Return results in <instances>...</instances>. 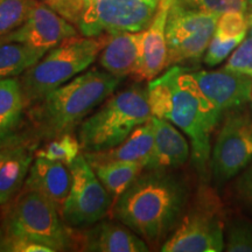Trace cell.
<instances>
[{"instance_id": "cell-1", "label": "cell", "mask_w": 252, "mask_h": 252, "mask_svg": "<svg viewBox=\"0 0 252 252\" xmlns=\"http://www.w3.org/2000/svg\"><path fill=\"white\" fill-rule=\"evenodd\" d=\"M152 116L178 126L191 141L194 166L206 175L212 158L210 137L220 113L198 87L193 72L172 65L147 87Z\"/></svg>"}, {"instance_id": "cell-10", "label": "cell", "mask_w": 252, "mask_h": 252, "mask_svg": "<svg viewBox=\"0 0 252 252\" xmlns=\"http://www.w3.org/2000/svg\"><path fill=\"white\" fill-rule=\"evenodd\" d=\"M220 17L171 5L166 25L167 65L200 59L209 46Z\"/></svg>"}, {"instance_id": "cell-8", "label": "cell", "mask_w": 252, "mask_h": 252, "mask_svg": "<svg viewBox=\"0 0 252 252\" xmlns=\"http://www.w3.org/2000/svg\"><path fill=\"white\" fill-rule=\"evenodd\" d=\"M161 0H87L77 27L84 36L145 31Z\"/></svg>"}, {"instance_id": "cell-2", "label": "cell", "mask_w": 252, "mask_h": 252, "mask_svg": "<svg viewBox=\"0 0 252 252\" xmlns=\"http://www.w3.org/2000/svg\"><path fill=\"white\" fill-rule=\"evenodd\" d=\"M140 174L117 198L113 216L139 237L157 244L174 228L186 203L185 186L161 171Z\"/></svg>"}, {"instance_id": "cell-12", "label": "cell", "mask_w": 252, "mask_h": 252, "mask_svg": "<svg viewBox=\"0 0 252 252\" xmlns=\"http://www.w3.org/2000/svg\"><path fill=\"white\" fill-rule=\"evenodd\" d=\"M76 35V28L70 21L45 2L35 0L26 21L11 33L0 36V42H23L48 52L62 41Z\"/></svg>"}, {"instance_id": "cell-33", "label": "cell", "mask_w": 252, "mask_h": 252, "mask_svg": "<svg viewBox=\"0 0 252 252\" xmlns=\"http://www.w3.org/2000/svg\"><path fill=\"white\" fill-rule=\"evenodd\" d=\"M23 141L17 138H12V139H5L4 141L0 143V166L5 161L7 158L13 153V151L20 145Z\"/></svg>"}, {"instance_id": "cell-34", "label": "cell", "mask_w": 252, "mask_h": 252, "mask_svg": "<svg viewBox=\"0 0 252 252\" xmlns=\"http://www.w3.org/2000/svg\"><path fill=\"white\" fill-rule=\"evenodd\" d=\"M249 20H250V30H251V35H252V13L249 12Z\"/></svg>"}, {"instance_id": "cell-3", "label": "cell", "mask_w": 252, "mask_h": 252, "mask_svg": "<svg viewBox=\"0 0 252 252\" xmlns=\"http://www.w3.org/2000/svg\"><path fill=\"white\" fill-rule=\"evenodd\" d=\"M121 80L106 70H89L53 90L36 110L41 131L55 137L68 133L115 93Z\"/></svg>"}, {"instance_id": "cell-37", "label": "cell", "mask_w": 252, "mask_h": 252, "mask_svg": "<svg viewBox=\"0 0 252 252\" xmlns=\"http://www.w3.org/2000/svg\"><path fill=\"white\" fill-rule=\"evenodd\" d=\"M82 1H83V4L86 5V1H87V0H82Z\"/></svg>"}, {"instance_id": "cell-4", "label": "cell", "mask_w": 252, "mask_h": 252, "mask_svg": "<svg viewBox=\"0 0 252 252\" xmlns=\"http://www.w3.org/2000/svg\"><path fill=\"white\" fill-rule=\"evenodd\" d=\"M152 118L147 89L132 86L116 94L82 122L80 143L87 153L102 152L121 145L138 126Z\"/></svg>"}, {"instance_id": "cell-28", "label": "cell", "mask_w": 252, "mask_h": 252, "mask_svg": "<svg viewBox=\"0 0 252 252\" xmlns=\"http://www.w3.org/2000/svg\"><path fill=\"white\" fill-rule=\"evenodd\" d=\"M224 250L229 252H252V225L242 220H235L226 230Z\"/></svg>"}, {"instance_id": "cell-13", "label": "cell", "mask_w": 252, "mask_h": 252, "mask_svg": "<svg viewBox=\"0 0 252 252\" xmlns=\"http://www.w3.org/2000/svg\"><path fill=\"white\" fill-rule=\"evenodd\" d=\"M198 87L222 113L251 100L252 77L225 69L193 72Z\"/></svg>"}, {"instance_id": "cell-19", "label": "cell", "mask_w": 252, "mask_h": 252, "mask_svg": "<svg viewBox=\"0 0 252 252\" xmlns=\"http://www.w3.org/2000/svg\"><path fill=\"white\" fill-rule=\"evenodd\" d=\"M84 251L145 252L147 244L126 225L102 222L84 236Z\"/></svg>"}, {"instance_id": "cell-29", "label": "cell", "mask_w": 252, "mask_h": 252, "mask_svg": "<svg viewBox=\"0 0 252 252\" xmlns=\"http://www.w3.org/2000/svg\"><path fill=\"white\" fill-rule=\"evenodd\" d=\"M250 28L249 12H226L220 15L215 32L224 36L245 35Z\"/></svg>"}, {"instance_id": "cell-26", "label": "cell", "mask_w": 252, "mask_h": 252, "mask_svg": "<svg viewBox=\"0 0 252 252\" xmlns=\"http://www.w3.org/2000/svg\"><path fill=\"white\" fill-rule=\"evenodd\" d=\"M172 6L222 15L226 12H249L248 0H171Z\"/></svg>"}, {"instance_id": "cell-24", "label": "cell", "mask_w": 252, "mask_h": 252, "mask_svg": "<svg viewBox=\"0 0 252 252\" xmlns=\"http://www.w3.org/2000/svg\"><path fill=\"white\" fill-rule=\"evenodd\" d=\"M35 0H0V36L21 26L30 15Z\"/></svg>"}, {"instance_id": "cell-31", "label": "cell", "mask_w": 252, "mask_h": 252, "mask_svg": "<svg viewBox=\"0 0 252 252\" xmlns=\"http://www.w3.org/2000/svg\"><path fill=\"white\" fill-rule=\"evenodd\" d=\"M71 24L77 25L84 11L82 0H41Z\"/></svg>"}, {"instance_id": "cell-30", "label": "cell", "mask_w": 252, "mask_h": 252, "mask_svg": "<svg viewBox=\"0 0 252 252\" xmlns=\"http://www.w3.org/2000/svg\"><path fill=\"white\" fill-rule=\"evenodd\" d=\"M223 69L252 77V35L239 43V46L230 55Z\"/></svg>"}, {"instance_id": "cell-27", "label": "cell", "mask_w": 252, "mask_h": 252, "mask_svg": "<svg viewBox=\"0 0 252 252\" xmlns=\"http://www.w3.org/2000/svg\"><path fill=\"white\" fill-rule=\"evenodd\" d=\"M245 39V35L239 36H224L219 33H214V35L210 40L209 46L206 50L204 55V63L209 67L220 64L223 62L228 56L231 54V52L237 48L239 43Z\"/></svg>"}, {"instance_id": "cell-35", "label": "cell", "mask_w": 252, "mask_h": 252, "mask_svg": "<svg viewBox=\"0 0 252 252\" xmlns=\"http://www.w3.org/2000/svg\"><path fill=\"white\" fill-rule=\"evenodd\" d=\"M0 248H4V239L0 238Z\"/></svg>"}, {"instance_id": "cell-36", "label": "cell", "mask_w": 252, "mask_h": 252, "mask_svg": "<svg viewBox=\"0 0 252 252\" xmlns=\"http://www.w3.org/2000/svg\"><path fill=\"white\" fill-rule=\"evenodd\" d=\"M248 4H249V7H252V0H248Z\"/></svg>"}, {"instance_id": "cell-23", "label": "cell", "mask_w": 252, "mask_h": 252, "mask_svg": "<svg viewBox=\"0 0 252 252\" xmlns=\"http://www.w3.org/2000/svg\"><path fill=\"white\" fill-rule=\"evenodd\" d=\"M90 165L99 181L116 200L133 184V181L145 169L143 165L137 162L110 161Z\"/></svg>"}, {"instance_id": "cell-7", "label": "cell", "mask_w": 252, "mask_h": 252, "mask_svg": "<svg viewBox=\"0 0 252 252\" xmlns=\"http://www.w3.org/2000/svg\"><path fill=\"white\" fill-rule=\"evenodd\" d=\"M224 223L217 198L202 190L197 201L162 244V252H220L224 250Z\"/></svg>"}, {"instance_id": "cell-16", "label": "cell", "mask_w": 252, "mask_h": 252, "mask_svg": "<svg viewBox=\"0 0 252 252\" xmlns=\"http://www.w3.org/2000/svg\"><path fill=\"white\" fill-rule=\"evenodd\" d=\"M151 122L153 125L154 144L146 169L163 171L184 165L189 158V145L185 135L166 119L152 116Z\"/></svg>"}, {"instance_id": "cell-9", "label": "cell", "mask_w": 252, "mask_h": 252, "mask_svg": "<svg viewBox=\"0 0 252 252\" xmlns=\"http://www.w3.org/2000/svg\"><path fill=\"white\" fill-rule=\"evenodd\" d=\"M71 187L61 210L63 222L72 228H86L105 217L112 196L106 190L86 156H78L70 165Z\"/></svg>"}, {"instance_id": "cell-15", "label": "cell", "mask_w": 252, "mask_h": 252, "mask_svg": "<svg viewBox=\"0 0 252 252\" xmlns=\"http://www.w3.org/2000/svg\"><path fill=\"white\" fill-rule=\"evenodd\" d=\"M25 182L26 189L37 191L48 198L61 214L71 187L70 167L63 162L36 157Z\"/></svg>"}, {"instance_id": "cell-5", "label": "cell", "mask_w": 252, "mask_h": 252, "mask_svg": "<svg viewBox=\"0 0 252 252\" xmlns=\"http://www.w3.org/2000/svg\"><path fill=\"white\" fill-rule=\"evenodd\" d=\"M109 36L65 39L46 53L33 67L25 71L23 81L26 105L42 100L49 93L58 89L86 70L102 52Z\"/></svg>"}, {"instance_id": "cell-14", "label": "cell", "mask_w": 252, "mask_h": 252, "mask_svg": "<svg viewBox=\"0 0 252 252\" xmlns=\"http://www.w3.org/2000/svg\"><path fill=\"white\" fill-rule=\"evenodd\" d=\"M169 7L171 0H161L152 23L143 32L139 67L133 75L137 81H152L168 67L166 25Z\"/></svg>"}, {"instance_id": "cell-18", "label": "cell", "mask_w": 252, "mask_h": 252, "mask_svg": "<svg viewBox=\"0 0 252 252\" xmlns=\"http://www.w3.org/2000/svg\"><path fill=\"white\" fill-rule=\"evenodd\" d=\"M154 144L153 125L151 119L138 126L121 145L102 152L87 153L86 158L90 163L124 161L140 163L146 169L152 156Z\"/></svg>"}, {"instance_id": "cell-21", "label": "cell", "mask_w": 252, "mask_h": 252, "mask_svg": "<svg viewBox=\"0 0 252 252\" xmlns=\"http://www.w3.org/2000/svg\"><path fill=\"white\" fill-rule=\"evenodd\" d=\"M25 105L20 82L13 77L0 78V143L17 127Z\"/></svg>"}, {"instance_id": "cell-17", "label": "cell", "mask_w": 252, "mask_h": 252, "mask_svg": "<svg viewBox=\"0 0 252 252\" xmlns=\"http://www.w3.org/2000/svg\"><path fill=\"white\" fill-rule=\"evenodd\" d=\"M143 32L110 34L99 56L100 65L118 77L133 76L140 62Z\"/></svg>"}, {"instance_id": "cell-6", "label": "cell", "mask_w": 252, "mask_h": 252, "mask_svg": "<svg viewBox=\"0 0 252 252\" xmlns=\"http://www.w3.org/2000/svg\"><path fill=\"white\" fill-rule=\"evenodd\" d=\"M60 212L48 198L34 190L21 195L6 220V238L35 242L53 251L71 247Z\"/></svg>"}, {"instance_id": "cell-25", "label": "cell", "mask_w": 252, "mask_h": 252, "mask_svg": "<svg viewBox=\"0 0 252 252\" xmlns=\"http://www.w3.org/2000/svg\"><path fill=\"white\" fill-rule=\"evenodd\" d=\"M81 143L72 135L64 133L59 135L54 140L47 144L42 150L36 153V157H42L53 161H60L70 165L80 156Z\"/></svg>"}, {"instance_id": "cell-32", "label": "cell", "mask_w": 252, "mask_h": 252, "mask_svg": "<svg viewBox=\"0 0 252 252\" xmlns=\"http://www.w3.org/2000/svg\"><path fill=\"white\" fill-rule=\"evenodd\" d=\"M238 190L247 202L252 207V165L248 167L238 181Z\"/></svg>"}, {"instance_id": "cell-38", "label": "cell", "mask_w": 252, "mask_h": 252, "mask_svg": "<svg viewBox=\"0 0 252 252\" xmlns=\"http://www.w3.org/2000/svg\"><path fill=\"white\" fill-rule=\"evenodd\" d=\"M251 102H252V94H251Z\"/></svg>"}, {"instance_id": "cell-11", "label": "cell", "mask_w": 252, "mask_h": 252, "mask_svg": "<svg viewBox=\"0 0 252 252\" xmlns=\"http://www.w3.org/2000/svg\"><path fill=\"white\" fill-rule=\"evenodd\" d=\"M252 161V119L247 113L225 118L212 152V172L219 184L237 175Z\"/></svg>"}, {"instance_id": "cell-20", "label": "cell", "mask_w": 252, "mask_h": 252, "mask_svg": "<svg viewBox=\"0 0 252 252\" xmlns=\"http://www.w3.org/2000/svg\"><path fill=\"white\" fill-rule=\"evenodd\" d=\"M33 163V154L27 145L21 143L0 166V204L7 203L24 182Z\"/></svg>"}, {"instance_id": "cell-22", "label": "cell", "mask_w": 252, "mask_h": 252, "mask_svg": "<svg viewBox=\"0 0 252 252\" xmlns=\"http://www.w3.org/2000/svg\"><path fill=\"white\" fill-rule=\"evenodd\" d=\"M46 53V50L27 43L14 41L0 42V78L23 74L39 62Z\"/></svg>"}]
</instances>
